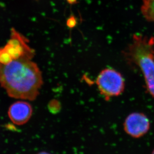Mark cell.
Returning <instances> with one entry per match:
<instances>
[{
    "instance_id": "6da1fadb",
    "label": "cell",
    "mask_w": 154,
    "mask_h": 154,
    "mask_svg": "<svg viewBox=\"0 0 154 154\" xmlns=\"http://www.w3.org/2000/svg\"><path fill=\"white\" fill-rule=\"evenodd\" d=\"M35 51L24 35L14 28L0 47V85L10 97L34 100L43 84L42 74L33 61Z\"/></svg>"
},
{
    "instance_id": "7a4b0ae2",
    "label": "cell",
    "mask_w": 154,
    "mask_h": 154,
    "mask_svg": "<svg viewBox=\"0 0 154 154\" xmlns=\"http://www.w3.org/2000/svg\"><path fill=\"white\" fill-rule=\"evenodd\" d=\"M124 55L130 65L141 70L147 90L154 98V37L134 35Z\"/></svg>"
},
{
    "instance_id": "3957f363",
    "label": "cell",
    "mask_w": 154,
    "mask_h": 154,
    "mask_svg": "<svg viewBox=\"0 0 154 154\" xmlns=\"http://www.w3.org/2000/svg\"><path fill=\"white\" fill-rule=\"evenodd\" d=\"M96 84L106 101L121 95L125 90V82L122 75L114 69L102 70L96 79Z\"/></svg>"
},
{
    "instance_id": "277c9868",
    "label": "cell",
    "mask_w": 154,
    "mask_h": 154,
    "mask_svg": "<svg viewBox=\"0 0 154 154\" xmlns=\"http://www.w3.org/2000/svg\"><path fill=\"white\" fill-rule=\"evenodd\" d=\"M124 130L128 135L134 138H140L148 132L150 121L145 114L133 112L127 117L123 124Z\"/></svg>"
},
{
    "instance_id": "5b68a950",
    "label": "cell",
    "mask_w": 154,
    "mask_h": 154,
    "mask_svg": "<svg viewBox=\"0 0 154 154\" xmlns=\"http://www.w3.org/2000/svg\"><path fill=\"white\" fill-rule=\"evenodd\" d=\"M8 113L13 123L17 125H24L30 119L33 113V108L28 102L19 101L11 105Z\"/></svg>"
},
{
    "instance_id": "8992f818",
    "label": "cell",
    "mask_w": 154,
    "mask_h": 154,
    "mask_svg": "<svg viewBox=\"0 0 154 154\" xmlns=\"http://www.w3.org/2000/svg\"><path fill=\"white\" fill-rule=\"evenodd\" d=\"M141 13L147 21L154 23V0H143Z\"/></svg>"
},
{
    "instance_id": "52a82bcc",
    "label": "cell",
    "mask_w": 154,
    "mask_h": 154,
    "mask_svg": "<svg viewBox=\"0 0 154 154\" xmlns=\"http://www.w3.org/2000/svg\"><path fill=\"white\" fill-rule=\"evenodd\" d=\"M50 154V153H47V152H40V153H38V154Z\"/></svg>"
},
{
    "instance_id": "ba28073f",
    "label": "cell",
    "mask_w": 154,
    "mask_h": 154,
    "mask_svg": "<svg viewBox=\"0 0 154 154\" xmlns=\"http://www.w3.org/2000/svg\"><path fill=\"white\" fill-rule=\"evenodd\" d=\"M152 154H154V150H153V151L152 152Z\"/></svg>"
}]
</instances>
